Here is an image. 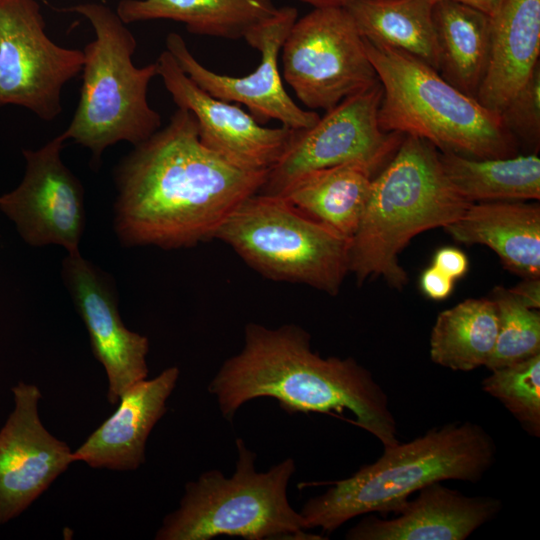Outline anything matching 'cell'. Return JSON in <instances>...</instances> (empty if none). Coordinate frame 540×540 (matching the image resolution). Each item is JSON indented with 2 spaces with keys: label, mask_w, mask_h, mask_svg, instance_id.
Instances as JSON below:
<instances>
[{
  "label": "cell",
  "mask_w": 540,
  "mask_h": 540,
  "mask_svg": "<svg viewBox=\"0 0 540 540\" xmlns=\"http://www.w3.org/2000/svg\"><path fill=\"white\" fill-rule=\"evenodd\" d=\"M454 287V280L431 265L426 268L420 277V288L422 292L433 300H443L447 298Z\"/></svg>",
  "instance_id": "31"
},
{
  "label": "cell",
  "mask_w": 540,
  "mask_h": 540,
  "mask_svg": "<svg viewBox=\"0 0 540 540\" xmlns=\"http://www.w3.org/2000/svg\"><path fill=\"white\" fill-rule=\"evenodd\" d=\"M364 40L412 55L439 70L429 0H357L346 7Z\"/></svg>",
  "instance_id": "25"
},
{
  "label": "cell",
  "mask_w": 540,
  "mask_h": 540,
  "mask_svg": "<svg viewBox=\"0 0 540 540\" xmlns=\"http://www.w3.org/2000/svg\"><path fill=\"white\" fill-rule=\"evenodd\" d=\"M540 0H504L491 17L490 54L476 99L500 114L539 64Z\"/></svg>",
  "instance_id": "19"
},
{
  "label": "cell",
  "mask_w": 540,
  "mask_h": 540,
  "mask_svg": "<svg viewBox=\"0 0 540 540\" xmlns=\"http://www.w3.org/2000/svg\"><path fill=\"white\" fill-rule=\"evenodd\" d=\"M297 19L295 7L282 6L247 32L243 39L260 52L261 59L253 72L242 77L219 74L202 65L176 32L167 35L166 50L182 71L211 96L245 105L260 124L277 120L282 126L302 130L314 125L320 116L294 102L278 69L279 53Z\"/></svg>",
  "instance_id": "12"
},
{
  "label": "cell",
  "mask_w": 540,
  "mask_h": 540,
  "mask_svg": "<svg viewBox=\"0 0 540 540\" xmlns=\"http://www.w3.org/2000/svg\"><path fill=\"white\" fill-rule=\"evenodd\" d=\"M509 291L526 307L539 310L540 308V278H523Z\"/></svg>",
  "instance_id": "32"
},
{
  "label": "cell",
  "mask_w": 540,
  "mask_h": 540,
  "mask_svg": "<svg viewBox=\"0 0 540 540\" xmlns=\"http://www.w3.org/2000/svg\"><path fill=\"white\" fill-rule=\"evenodd\" d=\"M374 170L348 163L307 173L280 196L351 240L361 221Z\"/></svg>",
  "instance_id": "21"
},
{
  "label": "cell",
  "mask_w": 540,
  "mask_h": 540,
  "mask_svg": "<svg viewBox=\"0 0 540 540\" xmlns=\"http://www.w3.org/2000/svg\"><path fill=\"white\" fill-rule=\"evenodd\" d=\"M472 204L447 180L439 151L404 135L384 170L373 177L359 226L350 240L349 272L359 284L383 278L401 290L408 282L399 254L424 231L445 227Z\"/></svg>",
  "instance_id": "4"
},
{
  "label": "cell",
  "mask_w": 540,
  "mask_h": 540,
  "mask_svg": "<svg viewBox=\"0 0 540 540\" xmlns=\"http://www.w3.org/2000/svg\"><path fill=\"white\" fill-rule=\"evenodd\" d=\"M382 93L379 82L342 100L311 127L295 130L258 193L281 195L301 176L342 164L360 163L376 171L404 136L380 128Z\"/></svg>",
  "instance_id": "10"
},
{
  "label": "cell",
  "mask_w": 540,
  "mask_h": 540,
  "mask_svg": "<svg viewBox=\"0 0 540 540\" xmlns=\"http://www.w3.org/2000/svg\"><path fill=\"white\" fill-rule=\"evenodd\" d=\"M61 275L87 329L92 353L105 369L107 400L117 404L126 390L148 377L149 340L124 325L113 280L80 252L67 254Z\"/></svg>",
  "instance_id": "15"
},
{
  "label": "cell",
  "mask_w": 540,
  "mask_h": 540,
  "mask_svg": "<svg viewBox=\"0 0 540 540\" xmlns=\"http://www.w3.org/2000/svg\"><path fill=\"white\" fill-rule=\"evenodd\" d=\"M490 371L482 389L499 400L528 434L539 437L540 353Z\"/></svg>",
  "instance_id": "28"
},
{
  "label": "cell",
  "mask_w": 540,
  "mask_h": 540,
  "mask_svg": "<svg viewBox=\"0 0 540 540\" xmlns=\"http://www.w3.org/2000/svg\"><path fill=\"white\" fill-rule=\"evenodd\" d=\"M382 87L378 122L385 133L412 135L442 152L474 158L515 155L500 115L412 55L364 40Z\"/></svg>",
  "instance_id": "5"
},
{
  "label": "cell",
  "mask_w": 540,
  "mask_h": 540,
  "mask_svg": "<svg viewBox=\"0 0 540 540\" xmlns=\"http://www.w3.org/2000/svg\"><path fill=\"white\" fill-rule=\"evenodd\" d=\"M500 118L515 141L539 147L540 143V65L526 84L500 112Z\"/></svg>",
  "instance_id": "29"
},
{
  "label": "cell",
  "mask_w": 540,
  "mask_h": 540,
  "mask_svg": "<svg viewBox=\"0 0 540 540\" xmlns=\"http://www.w3.org/2000/svg\"><path fill=\"white\" fill-rule=\"evenodd\" d=\"M156 65L173 102L195 117L200 141L208 149L249 171H268L278 161L295 130L265 127L238 105L211 96L182 71L168 50Z\"/></svg>",
  "instance_id": "16"
},
{
  "label": "cell",
  "mask_w": 540,
  "mask_h": 540,
  "mask_svg": "<svg viewBox=\"0 0 540 540\" xmlns=\"http://www.w3.org/2000/svg\"><path fill=\"white\" fill-rule=\"evenodd\" d=\"M439 161L449 183L470 203L540 198V158L535 153L474 158L439 151Z\"/></svg>",
  "instance_id": "24"
},
{
  "label": "cell",
  "mask_w": 540,
  "mask_h": 540,
  "mask_svg": "<svg viewBox=\"0 0 540 540\" xmlns=\"http://www.w3.org/2000/svg\"><path fill=\"white\" fill-rule=\"evenodd\" d=\"M178 378L179 369L173 366L126 390L114 413L73 451L74 462L114 471L138 469L145 462L147 439L165 414Z\"/></svg>",
  "instance_id": "18"
},
{
  "label": "cell",
  "mask_w": 540,
  "mask_h": 540,
  "mask_svg": "<svg viewBox=\"0 0 540 540\" xmlns=\"http://www.w3.org/2000/svg\"><path fill=\"white\" fill-rule=\"evenodd\" d=\"M83 61L82 50L48 37L36 0H0V107L16 105L42 120L56 119L63 87Z\"/></svg>",
  "instance_id": "11"
},
{
  "label": "cell",
  "mask_w": 540,
  "mask_h": 540,
  "mask_svg": "<svg viewBox=\"0 0 540 540\" xmlns=\"http://www.w3.org/2000/svg\"><path fill=\"white\" fill-rule=\"evenodd\" d=\"M261 275L337 295L349 272L350 239L284 197L256 193L214 235Z\"/></svg>",
  "instance_id": "8"
},
{
  "label": "cell",
  "mask_w": 540,
  "mask_h": 540,
  "mask_svg": "<svg viewBox=\"0 0 540 540\" xmlns=\"http://www.w3.org/2000/svg\"><path fill=\"white\" fill-rule=\"evenodd\" d=\"M308 5H311L313 8H346L350 4L354 3L357 0H299Z\"/></svg>",
  "instance_id": "34"
},
{
  "label": "cell",
  "mask_w": 540,
  "mask_h": 540,
  "mask_svg": "<svg viewBox=\"0 0 540 540\" xmlns=\"http://www.w3.org/2000/svg\"><path fill=\"white\" fill-rule=\"evenodd\" d=\"M495 458V442L482 426L469 421L446 423L385 448L375 462L309 499L300 514L307 530L319 527L324 532H333L362 514H397L409 496L432 483L479 482Z\"/></svg>",
  "instance_id": "3"
},
{
  "label": "cell",
  "mask_w": 540,
  "mask_h": 540,
  "mask_svg": "<svg viewBox=\"0 0 540 540\" xmlns=\"http://www.w3.org/2000/svg\"><path fill=\"white\" fill-rule=\"evenodd\" d=\"M456 241L491 248L522 278H540V206L523 201L472 203L444 227Z\"/></svg>",
  "instance_id": "20"
},
{
  "label": "cell",
  "mask_w": 540,
  "mask_h": 540,
  "mask_svg": "<svg viewBox=\"0 0 540 540\" xmlns=\"http://www.w3.org/2000/svg\"><path fill=\"white\" fill-rule=\"evenodd\" d=\"M395 518L368 516L345 535L348 540H465L502 509L491 496H466L440 484L420 489Z\"/></svg>",
  "instance_id": "17"
},
{
  "label": "cell",
  "mask_w": 540,
  "mask_h": 540,
  "mask_svg": "<svg viewBox=\"0 0 540 540\" xmlns=\"http://www.w3.org/2000/svg\"><path fill=\"white\" fill-rule=\"evenodd\" d=\"M439 70L443 78L476 98L490 54L491 17L454 1L433 4Z\"/></svg>",
  "instance_id": "23"
},
{
  "label": "cell",
  "mask_w": 540,
  "mask_h": 540,
  "mask_svg": "<svg viewBox=\"0 0 540 540\" xmlns=\"http://www.w3.org/2000/svg\"><path fill=\"white\" fill-rule=\"evenodd\" d=\"M66 140L62 132L36 150H23L24 177L0 196V210L30 246L53 244L74 254L85 227L84 189L61 158Z\"/></svg>",
  "instance_id": "13"
},
{
  "label": "cell",
  "mask_w": 540,
  "mask_h": 540,
  "mask_svg": "<svg viewBox=\"0 0 540 540\" xmlns=\"http://www.w3.org/2000/svg\"><path fill=\"white\" fill-rule=\"evenodd\" d=\"M276 9L273 0H121L116 13L125 24L173 20L196 35L236 40Z\"/></svg>",
  "instance_id": "22"
},
{
  "label": "cell",
  "mask_w": 540,
  "mask_h": 540,
  "mask_svg": "<svg viewBox=\"0 0 540 540\" xmlns=\"http://www.w3.org/2000/svg\"><path fill=\"white\" fill-rule=\"evenodd\" d=\"M498 313V334L485 367L512 365L540 353V313L522 304L507 288L496 286L490 297Z\"/></svg>",
  "instance_id": "27"
},
{
  "label": "cell",
  "mask_w": 540,
  "mask_h": 540,
  "mask_svg": "<svg viewBox=\"0 0 540 540\" xmlns=\"http://www.w3.org/2000/svg\"><path fill=\"white\" fill-rule=\"evenodd\" d=\"M11 391L14 407L0 429V525L20 516L74 463L73 450L40 419L39 387L19 381Z\"/></svg>",
  "instance_id": "14"
},
{
  "label": "cell",
  "mask_w": 540,
  "mask_h": 540,
  "mask_svg": "<svg viewBox=\"0 0 540 540\" xmlns=\"http://www.w3.org/2000/svg\"><path fill=\"white\" fill-rule=\"evenodd\" d=\"M296 325L267 328L249 323L241 351L227 359L209 384L222 415L233 419L252 399L271 397L288 413L341 414L376 437L384 449L399 443L385 391L354 358H323Z\"/></svg>",
  "instance_id": "2"
},
{
  "label": "cell",
  "mask_w": 540,
  "mask_h": 540,
  "mask_svg": "<svg viewBox=\"0 0 540 540\" xmlns=\"http://www.w3.org/2000/svg\"><path fill=\"white\" fill-rule=\"evenodd\" d=\"M497 334L494 301L466 299L438 314L430 335V358L453 371H472L486 365Z\"/></svg>",
  "instance_id": "26"
},
{
  "label": "cell",
  "mask_w": 540,
  "mask_h": 540,
  "mask_svg": "<svg viewBox=\"0 0 540 540\" xmlns=\"http://www.w3.org/2000/svg\"><path fill=\"white\" fill-rule=\"evenodd\" d=\"M281 52L283 77L309 110L328 111L379 83L346 8H314L297 19Z\"/></svg>",
  "instance_id": "9"
},
{
  "label": "cell",
  "mask_w": 540,
  "mask_h": 540,
  "mask_svg": "<svg viewBox=\"0 0 540 540\" xmlns=\"http://www.w3.org/2000/svg\"><path fill=\"white\" fill-rule=\"evenodd\" d=\"M236 447L238 458L232 477L210 470L188 482L179 508L163 519L155 539H324L306 532L300 512L288 501L294 460L287 458L266 472H258L256 454L241 438L236 439Z\"/></svg>",
  "instance_id": "7"
},
{
  "label": "cell",
  "mask_w": 540,
  "mask_h": 540,
  "mask_svg": "<svg viewBox=\"0 0 540 540\" xmlns=\"http://www.w3.org/2000/svg\"><path fill=\"white\" fill-rule=\"evenodd\" d=\"M432 4L438 1L446 0H429ZM458 2L472 8H475L488 16L492 17L500 8L504 0H447Z\"/></svg>",
  "instance_id": "33"
},
{
  "label": "cell",
  "mask_w": 540,
  "mask_h": 540,
  "mask_svg": "<svg viewBox=\"0 0 540 540\" xmlns=\"http://www.w3.org/2000/svg\"><path fill=\"white\" fill-rule=\"evenodd\" d=\"M69 11L90 22L95 39L82 50L80 98L63 134L88 148L93 160L99 162L106 148L121 141L136 146L161 128V116L147 97L157 65H134L137 41L108 6L87 2Z\"/></svg>",
  "instance_id": "6"
},
{
  "label": "cell",
  "mask_w": 540,
  "mask_h": 540,
  "mask_svg": "<svg viewBox=\"0 0 540 540\" xmlns=\"http://www.w3.org/2000/svg\"><path fill=\"white\" fill-rule=\"evenodd\" d=\"M433 266L452 280L465 276L469 261L464 252L454 247H442L433 256Z\"/></svg>",
  "instance_id": "30"
},
{
  "label": "cell",
  "mask_w": 540,
  "mask_h": 540,
  "mask_svg": "<svg viewBox=\"0 0 540 540\" xmlns=\"http://www.w3.org/2000/svg\"><path fill=\"white\" fill-rule=\"evenodd\" d=\"M267 172L241 169L208 149L193 114L178 108L115 169L117 237L124 246L163 249L212 239L227 217L260 191Z\"/></svg>",
  "instance_id": "1"
}]
</instances>
